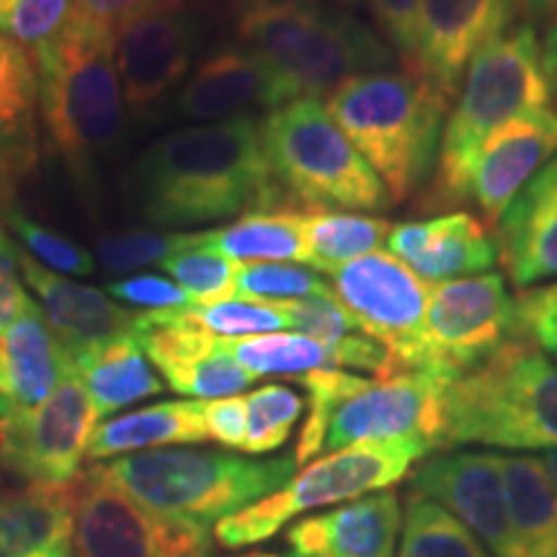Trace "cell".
<instances>
[{"label": "cell", "instance_id": "1", "mask_svg": "<svg viewBox=\"0 0 557 557\" xmlns=\"http://www.w3.org/2000/svg\"><path fill=\"white\" fill-rule=\"evenodd\" d=\"M129 205L156 227H191L284 205L263 150L261 122L176 129L139 156L127 176Z\"/></svg>", "mask_w": 557, "mask_h": 557}, {"label": "cell", "instance_id": "2", "mask_svg": "<svg viewBox=\"0 0 557 557\" xmlns=\"http://www.w3.org/2000/svg\"><path fill=\"white\" fill-rule=\"evenodd\" d=\"M39 78V122L52 150L86 178L122 129L116 26L75 9L60 34L32 52Z\"/></svg>", "mask_w": 557, "mask_h": 557}, {"label": "cell", "instance_id": "3", "mask_svg": "<svg viewBox=\"0 0 557 557\" xmlns=\"http://www.w3.org/2000/svg\"><path fill=\"white\" fill-rule=\"evenodd\" d=\"M447 107L449 99L410 70L348 78L325 103L333 122L385 184L393 205L434 176Z\"/></svg>", "mask_w": 557, "mask_h": 557}, {"label": "cell", "instance_id": "4", "mask_svg": "<svg viewBox=\"0 0 557 557\" xmlns=\"http://www.w3.org/2000/svg\"><path fill=\"white\" fill-rule=\"evenodd\" d=\"M557 447V364L511 338L444 387L438 449Z\"/></svg>", "mask_w": 557, "mask_h": 557}, {"label": "cell", "instance_id": "5", "mask_svg": "<svg viewBox=\"0 0 557 557\" xmlns=\"http://www.w3.org/2000/svg\"><path fill=\"white\" fill-rule=\"evenodd\" d=\"M230 13L240 45L274 65L299 99L393 65L387 41L323 0H230Z\"/></svg>", "mask_w": 557, "mask_h": 557}, {"label": "cell", "instance_id": "6", "mask_svg": "<svg viewBox=\"0 0 557 557\" xmlns=\"http://www.w3.org/2000/svg\"><path fill=\"white\" fill-rule=\"evenodd\" d=\"M542 45L532 26L506 32L470 62L457 103L444 122L434 178L421 205L451 209L470 199L480 148L498 124L529 109L549 107Z\"/></svg>", "mask_w": 557, "mask_h": 557}, {"label": "cell", "instance_id": "7", "mask_svg": "<svg viewBox=\"0 0 557 557\" xmlns=\"http://www.w3.org/2000/svg\"><path fill=\"white\" fill-rule=\"evenodd\" d=\"M308 389V418L295 462L377 438L418 436L438 449L442 395L449 380L431 372H398L367 380L344 369H315L297 377Z\"/></svg>", "mask_w": 557, "mask_h": 557}, {"label": "cell", "instance_id": "8", "mask_svg": "<svg viewBox=\"0 0 557 557\" xmlns=\"http://www.w3.org/2000/svg\"><path fill=\"white\" fill-rule=\"evenodd\" d=\"M295 457L248 459L184 447L137 451L99 465L139 506L209 527L282 491L295 478Z\"/></svg>", "mask_w": 557, "mask_h": 557}, {"label": "cell", "instance_id": "9", "mask_svg": "<svg viewBox=\"0 0 557 557\" xmlns=\"http://www.w3.org/2000/svg\"><path fill=\"white\" fill-rule=\"evenodd\" d=\"M261 137L282 191L305 209L377 212L393 205L377 173L318 99L269 111Z\"/></svg>", "mask_w": 557, "mask_h": 557}, {"label": "cell", "instance_id": "10", "mask_svg": "<svg viewBox=\"0 0 557 557\" xmlns=\"http://www.w3.org/2000/svg\"><path fill=\"white\" fill-rule=\"evenodd\" d=\"M429 451V444L418 436L377 438L331 451L310 462L282 491L218 521L214 540L233 549L256 545L276 534L297 513L361 498L372 491H385L406 478L410 465Z\"/></svg>", "mask_w": 557, "mask_h": 557}, {"label": "cell", "instance_id": "11", "mask_svg": "<svg viewBox=\"0 0 557 557\" xmlns=\"http://www.w3.org/2000/svg\"><path fill=\"white\" fill-rule=\"evenodd\" d=\"M331 289L359 331L387 348L398 372H429V282L389 250H374L341 267Z\"/></svg>", "mask_w": 557, "mask_h": 557}, {"label": "cell", "instance_id": "12", "mask_svg": "<svg viewBox=\"0 0 557 557\" xmlns=\"http://www.w3.org/2000/svg\"><path fill=\"white\" fill-rule=\"evenodd\" d=\"M75 549L78 557H212L214 532L139 506L94 465L75 480Z\"/></svg>", "mask_w": 557, "mask_h": 557}, {"label": "cell", "instance_id": "13", "mask_svg": "<svg viewBox=\"0 0 557 557\" xmlns=\"http://www.w3.org/2000/svg\"><path fill=\"white\" fill-rule=\"evenodd\" d=\"M99 423L86 387L70 372L45 403L0 418V465L29 485H73Z\"/></svg>", "mask_w": 557, "mask_h": 557}, {"label": "cell", "instance_id": "14", "mask_svg": "<svg viewBox=\"0 0 557 557\" xmlns=\"http://www.w3.org/2000/svg\"><path fill=\"white\" fill-rule=\"evenodd\" d=\"M513 338V297L504 276L475 274L431 287L429 372L455 380Z\"/></svg>", "mask_w": 557, "mask_h": 557}, {"label": "cell", "instance_id": "15", "mask_svg": "<svg viewBox=\"0 0 557 557\" xmlns=\"http://www.w3.org/2000/svg\"><path fill=\"white\" fill-rule=\"evenodd\" d=\"M199 18L186 0H160L116 26L122 99L135 114L156 109L189 75Z\"/></svg>", "mask_w": 557, "mask_h": 557}, {"label": "cell", "instance_id": "16", "mask_svg": "<svg viewBox=\"0 0 557 557\" xmlns=\"http://www.w3.org/2000/svg\"><path fill=\"white\" fill-rule=\"evenodd\" d=\"M410 493L455 513L493 557H519L500 455L438 451L413 470Z\"/></svg>", "mask_w": 557, "mask_h": 557}, {"label": "cell", "instance_id": "17", "mask_svg": "<svg viewBox=\"0 0 557 557\" xmlns=\"http://www.w3.org/2000/svg\"><path fill=\"white\" fill-rule=\"evenodd\" d=\"M511 21L513 0H418L410 73L455 99L475 54L504 37Z\"/></svg>", "mask_w": 557, "mask_h": 557}, {"label": "cell", "instance_id": "18", "mask_svg": "<svg viewBox=\"0 0 557 557\" xmlns=\"http://www.w3.org/2000/svg\"><path fill=\"white\" fill-rule=\"evenodd\" d=\"M297 99V88L261 54L246 45H227L201 60L181 86L176 111L199 122H227L250 111L282 109Z\"/></svg>", "mask_w": 557, "mask_h": 557}, {"label": "cell", "instance_id": "19", "mask_svg": "<svg viewBox=\"0 0 557 557\" xmlns=\"http://www.w3.org/2000/svg\"><path fill=\"white\" fill-rule=\"evenodd\" d=\"M557 152V114L549 107L511 116L487 135L472 173L470 199L491 227L529 178Z\"/></svg>", "mask_w": 557, "mask_h": 557}, {"label": "cell", "instance_id": "20", "mask_svg": "<svg viewBox=\"0 0 557 557\" xmlns=\"http://www.w3.org/2000/svg\"><path fill=\"white\" fill-rule=\"evenodd\" d=\"M387 250L423 282H455L475 276L496 263V240L468 212L400 222L387 235Z\"/></svg>", "mask_w": 557, "mask_h": 557}, {"label": "cell", "instance_id": "21", "mask_svg": "<svg viewBox=\"0 0 557 557\" xmlns=\"http://www.w3.org/2000/svg\"><path fill=\"white\" fill-rule=\"evenodd\" d=\"M496 248L500 267L517 287L557 276V156L500 214Z\"/></svg>", "mask_w": 557, "mask_h": 557}, {"label": "cell", "instance_id": "22", "mask_svg": "<svg viewBox=\"0 0 557 557\" xmlns=\"http://www.w3.org/2000/svg\"><path fill=\"white\" fill-rule=\"evenodd\" d=\"M21 271L24 282L37 292L41 312L70 357L135 331L139 312L116 305L107 292L65 278L58 271L41 267L24 250H21Z\"/></svg>", "mask_w": 557, "mask_h": 557}, {"label": "cell", "instance_id": "23", "mask_svg": "<svg viewBox=\"0 0 557 557\" xmlns=\"http://www.w3.org/2000/svg\"><path fill=\"white\" fill-rule=\"evenodd\" d=\"M400 529V500L393 491H382L302 519L287 540L297 557H395Z\"/></svg>", "mask_w": 557, "mask_h": 557}, {"label": "cell", "instance_id": "24", "mask_svg": "<svg viewBox=\"0 0 557 557\" xmlns=\"http://www.w3.org/2000/svg\"><path fill=\"white\" fill-rule=\"evenodd\" d=\"M70 372L67 348L54 336L45 312H26L0 336V418L45 403Z\"/></svg>", "mask_w": 557, "mask_h": 557}, {"label": "cell", "instance_id": "25", "mask_svg": "<svg viewBox=\"0 0 557 557\" xmlns=\"http://www.w3.org/2000/svg\"><path fill=\"white\" fill-rule=\"evenodd\" d=\"M75 483L0 496V557H73Z\"/></svg>", "mask_w": 557, "mask_h": 557}, {"label": "cell", "instance_id": "26", "mask_svg": "<svg viewBox=\"0 0 557 557\" xmlns=\"http://www.w3.org/2000/svg\"><path fill=\"white\" fill-rule=\"evenodd\" d=\"M201 400H165L101 421L88 442L90 462L137 455V451L184 447L207 442Z\"/></svg>", "mask_w": 557, "mask_h": 557}, {"label": "cell", "instance_id": "27", "mask_svg": "<svg viewBox=\"0 0 557 557\" xmlns=\"http://www.w3.org/2000/svg\"><path fill=\"white\" fill-rule=\"evenodd\" d=\"M73 372L86 387L96 413L103 421L114 410H122L165 389V382L145 357L143 346L135 331L124 333L99 346H90L86 351L70 357Z\"/></svg>", "mask_w": 557, "mask_h": 557}, {"label": "cell", "instance_id": "28", "mask_svg": "<svg viewBox=\"0 0 557 557\" xmlns=\"http://www.w3.org/2000/svg\"><path fill=\"white\" fill-rule=\"evenodd\" d=\"M201 248L214 250L230 261H299L308 256L305 209L278 205L243 214L233 225L197 233Z\"/></svg>", "mask_w": 557, "mask_h": 557}, {"label": "cell", "instance_id": "29", "mask_svg": "<svg viewBox=\"0 0 557 557\" xmlns=\"http://www.w3.org/2000/svg\"><path fill=\"white\" fill-rule=\"evenodd\" d=\"M519 557H557V491L542 459L500 457Z\"/></svg>", "mask_w": 557, "mask_h": 557}, {"label": "cell", "instance_id": "30", "mask_svg": "<svg viewBox=\"0 0 557 557\" xmlns=\"http://www.w3.org/2000/svg\"><path fill=\"white\" fill-rule=\"evenodd\" d=\"M39 78L26 47L0 34V148L29 171L37 158Z\"/></svg>", "mask_w": 557, "mask_h": 557}, {"label": "cell", "instance_id": "31", "mask_svg": "<svg viewBox=\"0 0 557 557\" xmlns=\"http://www.w3.org/2000/svg\"><path fill=\"white\" fill-rule=\"evenodd\" d=\"M389 230L393 225L374 214L305 209V240H308L305 267L333 276L346 263L385 246Z\"/></svg>", "mask_w": 557, "mask_h": 557}, {"label": "cell", "instance_id": "32", "mask_svg": "<svg viewBox=\"0 0 557 557\" xmlns=\"http://www.w3.org/2000/svg\"><path fill=\"white\" fill-rule=\"evenodd\" d=\"M222 348L248 374L259 377H302L315 369H338L333 354L305 333H261V336L222 338Z\"/></svg>", "mask_w": 557, "mask_h": 557}, {"label": "cell", "instance_id": "33", "mask_svg": "<svg viewBox=\"0 0 557 557\" xmlns=\"http://www.w3.org/2000/svg\"><path fill=\"white\" fill-rule=\"evenodd\" d=\"M398 557H493L447 508L408 493Z\"/></svg>", "mask_w": 557, "mask_h": 557}, {"label": "cell", "instance_id": "34", "mask_svg": "<svg viewBox=\"0 0 557 557\" xmlns=\"http://www.w3.org/2000/svg\"><path fill=\"white\" fill-rule=\"evenodd\" d=\"M160 269L169 271L173 282L189 292L194 305H209L235 297V276L240 263L201 248L197 233H186L184 246L160 261Z\"/></svg>", "mask_w": 557, "mask_h": 557}, {"label": "cell", "instance_id": "35", "mask_svg": "<svg viewBox=\"0 0 557 557\" xmlns=\"http://www.w3.org/2000/svg\"><path fill=\"white\" fill-rule=\"evenodd\" d=\"M333 295L331 284L310 267H297L289 261L240 263L235 276V297L253 302H299V299Z\"/></svg>", "mask_w": 557, "mask_h": 557}, {"label": "cell", "instance_id": "36", "mask_svg": "<svg viewBox=\"0 0 557 557\" xmlns=\"http://www.w3.org/2000/svg\"><path fill=\"white\" fill-rule=\"evenodd\" d=\"M181 318L199 325L220 338H243L261 336V333L289 331L287 305L253 302V299L230 297L222 302L209 305H186L178 308Z\"/></svg>", "mask_w": 557, "mask_h": 557}, {"label": "cell", "instance_id": "37", "mask_svg": "<svg viewBox=\"0 0 557 557\" xmlns=\"http://www.w3.org/2000/svg\"><path fill=\"white\" fill-rule=\"evenodd\" d=\"M248 455H269L289 442L305 410V398L287 385H263L246 395Z\"/></svg>", "mask_w": 557, "mask_h": 557}, {"label": "cell", "instance_id": "38", "mask_svg": "<svg viewBox=\"0 0 557 557\" xmlns=\"http://www.w3.org/2000/svg\"><path fill=\"white\" fill-rule=\"evenodd\" d=\"M21 246L26 248V253L34 261H39L41 267L58 271V274H73V276H88L94 274L96 261L86 248H81L78 243H73L65 235L54 233V230L39 225L37 220H32L29 214L21 212V209H11L5 214Z\"/></svg>", "mask_w": 557, "mask_h": 557}, {"label": "cell", "instance_id": "39", "mask_svg": "<svg viewBox=\"0 0 557 557\" xmlns=\"http://www.w3.org/2000/svg\"><path fill=\"white\" fill-rule=\"evenodd\" d=\"M75 9V0H0V34L34 52L60 34Z\"/></svg>", "mask_w": 557, "mask_h": 557}, {"label": "cell", "instance_id": "40", "mask_svg": "<svg viewBox=\"0 0 557 557\" xmlns=\"http://www.w3.org/2000/svg\"><path fill=\"white\" fill-rule=\"evenodd\" d=\"M186 233H160V230H122L103 235L96 246L101 267L111 274H132L152 263L169 259L184 246Z\"/></svg>", "mask_w": 557, "mask_h": 557}, {"label": "cell", "instance_id": "41", "mask_svg": "<svg viewBox=\"0 0 557 557\" xmlns=\"http://www.w3.org/2000/svg\"><path fill=\"white\" fill-rule=\"evenodd\" d=\"M517 336L557 361V282L527 287L513 297V338Z\"/></svg>", "mask_w": 557, "mask_h": 557}, {"label": "cell", "instance_id": "42", "mask_svg": "<svg viewBox=\"0 0 557 557\" xmlns=\"http://www.w3.org/2000/svg\"><path fill=\"white\" fill-rule=\"evenodd\" d=\"M289 312V329L305 336L315 338L333 354L344 344L346 338H351L359 331V325L354 323L351 315L341 308L336 295H323V297H310L299 299V302H284ZM336 361V359H333Z\"/></svg>", "mask_w": 557, "mask_h": 557}, {"label": "cell", "instance_id": "43", "mask_svg": "<svg viewBox=\"0 0 557 557\" xmlns=\"http://www.w3.org/2000/svg\"><path fill=\"white\" fill-rule=\"evenodd\" d=\"M107 292L120 302L135 305V308L148 310H173L194 305L189 292L178 287L171 278L158 274H135L127 278H114L107 284Z\"/></svg>", "mask_w": 557, "mask_h": 557}, {"label": "cell", "instance_id": "44", "mask_svg": "<svg viewBox=\"0 0 557 557\" xmlns=\"http://www.w3.org/2000/svg\"><path fill=\"white\" fill-rule=\"evenodd\" d=\"M18 271L21 250L13 246V240L0 230V336H3L16 320L24 318L26 312L39 308V305L29 297V292L24 289Z\"/></svg>", "mask_w": 557, "mask_h": 557}, {"label": "cell", "instance_id": "45", "mask_svg": "<svg viewBox=\"0 0 557 557\" xmlns=\"http://www.w3.org/2000/svg\"><path fill=\"white\" fill-rule=\"evenodd\" d=\"M201 418H205L207 436L222 444L225 449H246L248 434V410L246 398L230 395V398L201 400Z\"/></svg>", "mask_w": 557, "mask_h": 557}, {"label": "cell", "instance_id": "46", "mask_svg": "<svg viewBox=\"0 0 557 557\" xmlns=\"http://www.w3.org/2000/svg\"><path fill=\"white\" fill-rule=\"evenodd\" d=\"M374 18L406 70L413 62L418 0H369Z\"/></svg>", "mask_w": 557, "mask_h": 557}, {"label": "cell", "instance_id": "47", "mask_svg": "<svg viewBox=\"0 0 557 557\" xmlns=\"http://www.w3.org/2000/svg\"><path fill=\"white\" fill-rule=\"evenodd\" d=\"M160 3V0H75V5L88 16L107 21L111 26H122L137 13H143L150 5Z\"/></svg>", "mask_w": 557, "mask_h": 557}, {"label": "cell", "instance_id": "48", "mask_svg": "<svg viewBox=\"0 0 557 557\" xmlns=\"http://www.w3.org/2000/svg\"><path fill=\"white\" fill-rule=\"evenodd\" d=\"M18 163L13 160L9 152L0 148V205H5L13 197V189H16V181L21 176Z\"/></svg>", "mask_w": 557, "mask_h": 557}, {"label": "cell", "instance_id": "49", "mask_svg": "<svg viewBox=\"0 0 557 557\" xmlns=\"http://www.w3.org/2000/svg\"><path fill=\"white\" fill-rule=\"evenodd\" d=\"M542 67H545L549 90L557 94V26L549 29L545 45H542Z\"/></svg>", "mask_w": 557, "mask_h": 557}, {"label": "cell", "instance_id": "50", "mask_svg": "<svg viewBox=\"0 0 557 557\" xmlns=\"http://www.w3.org/2000/svg\"><path fill=\"white\" fill-rule=\"evenodd\" d=\"M521 9L534 11V13H553L557 11V0H513Z\"/></svg>", "mask_w": 557, "mask_h": 557}, {"label": "cell", "instance_id": "51", "mask_svg": "<svg viewBox=\"0 0 557 557\" xmlns=\"http://www.w3.org/2000/svg\"><path fill=\"white\" fill-rule=\"evenodd\" d=\"M542 468H545L549 483L557 491V447L555 449H547L545 455H542Z\"/></svg>", "mask_w": 557, "mask_h": 557}, {"label": "cell", "instance_id": "52", "mask_svg": "<svg viewBox=\"0 0 557 557\" xmlns=\"http://www.w3.org/2000/svg\"><path fill=\"white\" fill-rule=\"evenodd\" d=\"M341 3H348V5H357L359 0H341Z\"/></svg>", "mask_w": 557, "mask_h": 557}, {"label": "cell", "instance_id": "53", "mask_svg": "<svg viewBox=\"0 0 557 557\" xmlns=\"http://www.w3.org/2000/svg\"><path fill=\"white\" fill-rule=\"evenodd\" d=\"M248 557H271V555H248Z\"/></svg>", "mask_w": 557, "mask_h": 557}, {"label": "cell", "instance_id": "54", "mask_svg": "<svg viewBox=\"0 0 557 557\" xmlns=\"http://www.w3.org/2000/svg\"><path fill=\"white\" fill-rule=\"evenodd\" d=\"M295 557H297V555H295Z\"/></svg>", "mask_w": 557, "mask_h": 557}]
</instances>
